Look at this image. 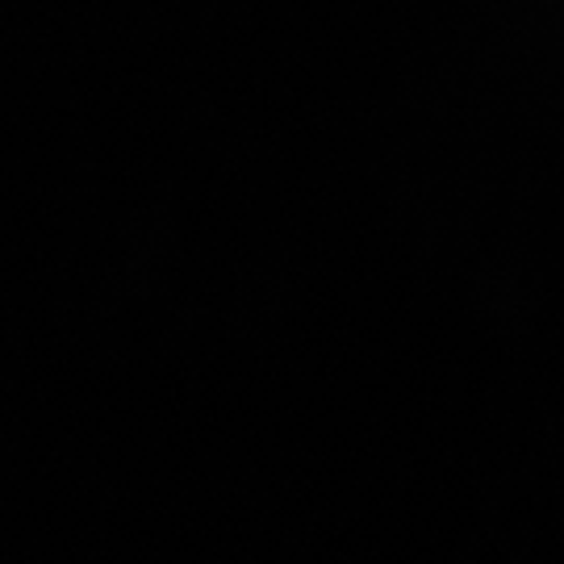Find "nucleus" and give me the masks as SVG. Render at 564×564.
<instances>
[]
</instances>
